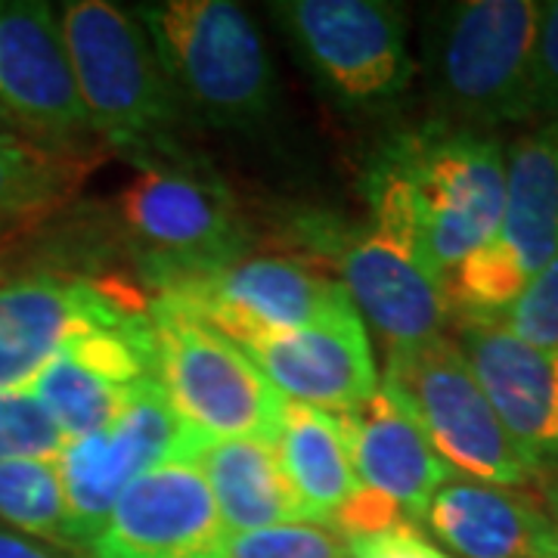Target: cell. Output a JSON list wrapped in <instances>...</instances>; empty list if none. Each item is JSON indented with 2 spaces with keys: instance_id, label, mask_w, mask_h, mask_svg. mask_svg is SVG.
Listing matches in <instances>:
<instances>
[{
  "instance_id": "cell-1",
  "label": "cell",
  "mask_w": 558,
  "mask_h": 558,
  "mask_svg": "<svg viewBox=\"0 0 558 558\" xmlns=\"http://www.w3.org/2000/svg\"><path fill=\"white\" fill-rule=\"evenodd\" d=\"M363 190L398 202L447 279L497 236L506 205V149L490 134L432 119L381 149Z\"/></svg>"
},
{
  "instance_id": "cell-2",
  "label": "cell",
  "mask_w": 558,
  "mask_h": 558,
  "mask_svg": "<svg viewBox=\"0 0 558 558\" xmlns=\"http://www.w3.org/2000/svg\"><path fill=\"white\" fill-rule=\"evenodd\" d=\"M60 25L97 143L140 168L183 156V102L143 25L106 0L62 3Z\"/></svg>"
},
{
  "instance_id": "cell-3",
  "label": "cell",
  "mask_w": 558,
  "mask_h": 558,
  "mask_svg": "<svg viewBox=\"0 0 558 558\" xmlns=\"http://www.w3.org/2000/svg\"><path fill=\"white\" fill-rule=\"evenodd\" d=\"M537 0H462L438 7L425 28L435 121L487 134L531 119Z\"/></svg>"
},
{
  "instance_id": "cell-4",
  "label": "cell",
  "mask_w": 558,
  "mask_h": 558,
  "mask_svg": "<svg viewBox=\"0 0 558 558\" xmlns=\"http://www.w3.org/2000/svg\"><path fill=\"white\" fill-rule=\"evenodd\" d=\"M137 22L180 102L199 119L223 131H248L267 121L277 75L242 7L230 0H159L140 3Z\"/></svg>"
},
{
  "instance_id": "cell-5",
  "label": "cell",
  "mask_w": 558,
  "mask_h": 558,
  "mask_svg": "<svg viewBox=\"0 0 558 558\" xmlns=\"http://www.w3.org/2000/svg\"><path fill=\"white\" fill-rule=\"evenodd\" d=\"M119 218L159 295L240 264L248 248L230 186L190 153L140 168L121 190Z\"/></svg>"
},
{
  "instance_id": "cell-6",
  "label": "cell",
  "mask_w": 558,
  "mask_h": 558,
  "mask_svg": "<svg viewBox=\"0 0 558 558\" xmlns=\"http://www.w3.org/2000/svg\"><path fill=\"white\" fill-rule=\"evenodd\" d=\"M156 376L165 395L205 440L258 438L277 444L286 398L258 363L186 301L159 295L149 304Z\"/></svg>"
},
{
  "instance_id": "cell-7",
  "label": "cell",
  "mask_w": 558,
  "mask_h": 558,
  "mask_svg": "<svg viewBox=\"0 0 558 558\" xmlns=\"http://www.w3.org/2000/svg\"><path fill=\"white\" fill-rule=\"evenodd\" d=\"M381 388L410 410L438 457L469 481L524 487L539 469L515 447L447 336L388 348Z\"/></svg>"
},
{
  "instance_id": "cell-8",
  "label": "cell",
  "mask_w": 558,
  "mask_h": 558,
  "mask_svg": "<svg viewBox=\"0 0 558 558\" xmlns=\"http://www.w3.org/2000/svg\"><path fill=\"white\" fill-rule=\"evenodd\" d=\"M558 252V121L521 134L506 153V205L494 240L447 277L462 323L497 319Z\"/></svg>"
},
{
  "instance_id": "cell-9",
  "label": "cell",
  "mask_w": 558,
  "mask_h": 558,
  "mask_svg": "<svg viewBox=\"0 0 558 558\" xmlns=\"http://www.w3.org/2000/svg\"><path fill=\"white\" fill-rule=\"evenodd\" d=\"M208 440L174 413L156 373L134 385L121 416L87 438L69 440L60 469L75 553L87 556L124 490L168 459H196Z\"/></svg>"
},
{
  "instance_id": "cell-10",
  "label": "cell",
  "mask_w": 558,
  "mask_h": 558,
  "mask_svg": "<svg viewBox=\"0 0 558 558\" xmlns=\"http://www.w3.org/2000/svg\"><path fill=\"white\" fill-rule=\"evenodd\" d=\"M270 13L341 102L385 106L410 87L413 62L398 3L279 0Z\"/></svg>"
},
{
  "instance_id": "cell-11",
  "label": "cell",
  "mask_w": 558,
  "mask_h": 558,
  "mask_svg": "<svg viewBox=\"0 0 558 558\" xmlns=\"http://www.w3.org/2000/svg\"><path fill=\"white\" fill-rule=\"evenodd\" d=\"M299 240L339 267V282L357 314L369 319L388 348L444 336L453 307L447 279L432 260L373 227L354 230L339 220L307 218L299 227Z\"/></svg>"
},
{
  "instance_id": "cell-12",
  "label": "cell",
  "mask_w": 558,
  "mask_h": 558,
  "mask_svg": "<svg viewBox=\"0 0 558 558\" xmlns=\"http://www.w3.org/2000/svg\"><path fill=\"white\" fill-rule=\"evenodd\" d=\"M0 106L25 140L97 159L60 13L40 0H0Z\"/></svg>"
},
{
  "instance_id": "cell-13",
  "label": "cell",
  "mask_w": 558,
  "mask_h": 558,
  "mask_svg": "<svg viewBox=\"0 0 558 558\" xmlns=\"http://www.w3.org/2000/svg\"><path fill=\"white\" fill-rule=\"evenodd\" d=\"M146 314L124 286L72 274H0V391H22L90 326Z\"/></svg>"
},
{
  "instance_id": "cell-14",
  "label": "cell",
  "mask_w": 558,
  "mask_h": 558,
  "mask_svg": "<svg viewBox=\"0 0 558 558\" xmlns=\"http://www.w3.org/2000/svg\"><path fill=\"white\" fill-rule=\"evenodd\" d=\"M236 344L260 332H292L354 307L339 279L295 258H245L171 292Z\"/></svg>"
},
{
  "instance_id": "cell-15",
  "label": "cell",
  "mask_w": 558,
  "mask_h": 558,
  "mask_svg": "<svg viewBox=\"0 0 558 558\" xmlns=\"http://www.w3.org/2000/svg\"><path fill=\"white\" fill-rule=\"evenodd\" d=\"M227 537L199 462L168 459L124 490L87 558H220Z\"/></svg>"
},
{
  "instance_id": "cell-16",
  "label": "cell",
  "mask_w": 558,
  "mask_h": 558,
  "mask_svg": "<svg viewBox=\"0 0 558 558\" xmlns=\"http://www.w3.org/2000/svg\"><path fill=\"white\" fill-rule=\"evenodd\" d=\"M286 400L329 413H354L379 391V373L357 307L301 326L240 341Z\"/></svg>"
},
{
  "instance_id": "cell-17",
  "label": "cell",
  "mask_w": 558,
  "mask_h": 558,
  "mask_svg": "<svg viewBox=\"0 0 558 558\" xmlns=\"http://www.w3.org/2000/svg\"><path fill=\"white\" fill-rule=\"evenodd\" d=\"M457 344L502 428L543 475L558 440V351L519 339L494 319L462 323Z\"/></svg>"
},
{
  "instance_id": "cell-18",
  "label": "cell",
  "mask_w": 558,
  "mask_h": 558,
  "mask_svg": "<svg viewBox=\"0 0 558 558\" xmlns=\"http://www.w3.org/2000/svg\"><path fill=\"white\" fill-rule=\"evenodd\" d=\"M341 418L360 487L385 497L410 524L422 527L435 494L457 472L438 457L410 410L381 385L373 400Z\"/></svg>"
},
{
  "instance_id": "cell-19",
  "label": "cell",
  "mask_w": 558,
  "mask_h": 558,
  "mask_svg": "<svg viewBox=\"0 0 558 558\" xmlns=\"http://www.w3.org/2000/svg\"><path fill=\"white\" fill-rule=\"evenodd\" d=\"M425 527L457 558H546L556 537L543 499L524 487L469 478L440 487Z\"/></svg>"
},
{
  "instance_id": "cell-20",
  "label": "cell",
  "mask_w": 558,
  "mask_h": 558,
  "mask_svg": "<svg viewBox=\"0 0 558 558\" xmlns=\"http://www.w3.org/2000/svg\"><path fill=\"white\" fill-rule=\"evenodd\" d=\"M196 462L230 537L279 524H311L279 465L277 444L258 438L208 440Z\"/></svg>"
},
{
  "instance_id": "cell-21",
  "label": "cell",
  "mask_w": 558,
  "mask_h": 558,
  "mask_svg": "<svg viewBox=\"0 0 558 558\" xmlns=\"http://www.w3.org/2000/svg\"><path fill=\"white\" fill-rule=\"evenodd\" d=\"M277 457L307 521L332 527L344 502L360 487L344 418L329 410L286 400Z\"/></svg>"
},
{
  "instance_id": "cell-22",
  "label": "cell",
  "mask_w": 558,
  "mask_h": 558,
  "mask_svg": "<svg viewBox=\"0 0 558 558\" xmlns=\"http://www.w3.org/2000/svg\"><path fill=\"white\" fill-rule=\"evenodd\" d=\"M94 161L47 149L35 140L0 137V245L62 211L78 196Z\"/></svg>"
},
{
  "instance_id": "cell-23",
  "label": "cell",
  "mask_w": 558,
  "mask_h": 558,
  "mask_svg": "<svg viewBox=\"0 0 558 558\" xmlns=\"http://www.w3.org/2000/svg\"><path fill=\"white\" fill-rule=\"evenodd\" d=\"M0 524L78 558L65 487L53 459H0Z\"/></svg>"
},
{
  "instance_id": "cell-24",
  "label": "cell",
  "mask_w": 558,
  "mask_h": 558,
  "mask_svg": "<svg viewBox=\"0 0 558 558\" xmlns=\"http://www.w3.org/2000/svg\"><path fill=\"white\" fill-rule=\"evenodd\" d=\"M220 558H351L348 539L323 524H279L227 537Z\"/></svg>"
},
{
  "instance_id": "cell-25",
  "label": "cell",
  "mask_w": 558,
  "mask_h": 558,
  "mask_svg": "<svg viewBox=\"0 0 558 558\" xmlns=\"http://www.w3.org/2000/svg\"><path fill=\"white\" fill-rule=\"evenodd\" d=\"M69 440L28 388L0 391V459H57Z\"/></svg>"
},
{
  "instance_id": "cell-26",
  "label": "cell",
  "mask_w": 558,
  "mask_h": 558,
  "mask_svg": "<svg viewBox=\"0 0 558 558\" xmlns=\"http://www.w3.org/2000/svg\"><path fill=\"white\" fill-rule=\"evenodd\" d=\"M494 323L537 348L558 351V252L556 258L531 277L524 292Z\"/></svg>"
},
{
  "instance_id": "cell-27",
  "label": "cell",
  "mask_w": 558,
  "mask_h": 558,
  "mask_svg": "<svg viewBox=\"0 0 558 558\" xmlns=\"http://www.w3.org/2000/svg\"><path fill=\"white\" fill-rule=\"evenodd\" d=\"M531 119L558 121V0L539 7L534 62H531Z\"/></svg>"
},
{
  "instance_id": "cell-28",
  "label": "cell",
  "mask_w": 558,
  "mask_h": 558,
  "mask_svg": "<svg viewBox=\"0 0 558 558\" xmlns=\"http://www.w3.org/2000/svg\"><path fill=\"white\" fill-rule=\"evenodd\" d=\"M351 558H457L444 553L416 524H395L379 534L348 539Z\"/></svg>"
},
{
  "instance_id": "cell-29",
  "label": "cell",
  "mask_w": 558,
  "mask_h": 558,
  "mask_svg": "<svg viewBox=\"0 0 558 558\" xmlns=\"http://www.w3.org/2000/svg\"><path fill=\"white\" fill-rule=\"evenodd\" d=\"M0 558H75V556H60L57 549L44 546L38 539L22 537L16 531L3 527L0 524Z\"/></svg>"
},
{
  "instance_id": "cell-30",
  "label": "cell",
  "mask_w": 558,
  "mask_h": 558,
  "mask_svg": "<svg viewBox=\"0 0 558 558\" xmlns=\"http://www.w3.org/2000/svg\"><path fill=\"white\" fill-rule=\"evenodd\" d=\"M546 509H549V519L556 524V537H553V546H549V553L546 558H558V484H546Z\"/></svg>"
},
{
  "instance_id": "cell-31",
  "label": "cell",
  "mask_w": 558,
  "mask_h": 558,
  "mask_svg": "<svg viewBox=\"0 0 558 558\" xmlns=\"http://www.w3.org/2000/svg\"><path fill=\"white\" fill-rule=\"evenodd\" d=\"M0 137H22L20 128L13 124V119L3 112V106H0Z\"/></svg>"
},
{
  "instance_id": "cell-32",
  "label": "cell",
  "mask_w": 558,
  "mask_h": 558,
  "mask_svg": "<svg viewBox=\"0 0 558 558\" xmlns=\"http://www.w3.org/2000/svg\"><path fill=\"white\" fill-rule=\"evenodd\" d=\"M546 469L553 472V481H549V484H558V440H556V447H553V453H549L546 462H543V472H546Z\"/></svg>"
}]
</instances>
